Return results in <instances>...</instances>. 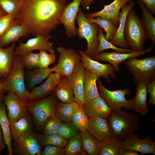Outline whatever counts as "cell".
<instances>
[{
  "mask_svg": "<svg viewBox=\"0 0 155 155\" xmlns=\"http://www.w3.org/2000/svg\"><path fill=\"white\" fill-rule=\"evenodd\" d=\"M82 0H73L66 5L61 18V24L65 28V33L69 37H75L77 36V29L75 22L79 7Z\"/></svg>",
  "mask_w": 155,
  "mask_h": 155,
  "instance_id": "cell-14",
  "label": "cell"
},
{
  "mask_svg": "<svg viewBox=\"0 0 155 155\" xmlns=\"http://www.w3.org/2000/svg\"><path fill=\"white\" fill-rule=\"evenodd\" d=\"M8 14L2 8L0 5V17Z\"/></svg>",
  "mask_w": 155,
  "mask_h": 155,
  "instance_id": "cell-53",
  "label": "cell"
},
{
  "mask_svg": "<svg viewBox=\"0 0 155 155\" xmlns=\"http://www.w3.org/2000/svg\"><path fill=\"white\" fill-rule=\"evenodd\" d=\"M87 18L90 22L98 24L100 27L104 30L106 32L105 37L108 41H109L115 34L117 28L110 21L99 17H97L96 18Z\"/></svg>",
  "mask_w": 155,
  "mask_h": 155,
  "instance_id": "cell-38",
  "label": "cell"
},
{
  "mask_svg": "<svg viewBox=\"0 0 155 155\" xmlns=\"http://www.w3.org/2000/svg\"><path fill=\"white\" fill-rule=\"evenodd\" d=\"M9 127L11 138L15 141L31 129L32 122L30 113L28 112L17 121L9 122Z\"/></svg>",
  "mask_w": 155,
  "mask_h": 155,
  "instance_id": "cell-27",
  "label": "cell"
},
{
  "mask_svg": "<svg viewBox=\"0 0 155 155\" xmlns=\"http://www.w3.org/2000/svg\"><path fill=\"white\" fill-rule=\"evenodd\" d=\"M64 155H85L86 152L82 147L80 133L69 139L64 147Z\"/></svg>",
  "mask_w": 155,
  "mask_h": 155,
  "instance_id": "cell-35",
  "label": "cell"
},
{
  "mask_svg": "<svg viewBox=\"0 0 155 155\" xmlns=\"http://www.w3.org/2000/svg\"><path fill=\"white\" fill-rule=\"evenodd\" d=\"M4 101L8 111L7 116L9 122L17 121L28 112L26 102L12 92H8L4 96Z\"/></svg>",
  "mask_w": 155,
  "mask_h": 155,
  "instance_id": "cell-15",
  "label": "cell"
},
{
  "mask_svg": "<svg viewBox=\"0 0 155 155\" xmlns=\"http://www.w3.org/2000/svg\"><path fill=\"white\" fill-rule=\"evenodd\" d=\"M85 68L80 61L76 65L71 74L68 77V80L73 90L75 101L80 107L86 101L84 90V75Z\"/></svg>",
  "mask_w": 155,
  "mask_h": 155,
  "instance_id": "cell-16",
  "label": "cell"
},
{
  "mask_svg": "<svg viewBox=\"0 0 155 155\" xmlns=\"http://www.w3.org/2000/svg\"><path fill=\"white\" fill-rule=\"evenodd\" d=\"M60 53L57 64L51 68L52 72L58 73L61 76L69 77L77 64L81 59L80 55L72 49L61 46L56 48Z\"/></svg>",
  "mask_w": 155,
  "mask_h": 155,
  "instance_id": "cell-9",
  "label": "cell"
},
{
  "mask_svg": "<svg viewBox=\"0 0 155 155\" xmlns=\"http://www.w3.org/2000/svg\"><path fill=\"white\" fill-rule=\"evenodd\" d=\"M80 107L75 101L70 103L59 101L55 107V115L63 122L71 123L73 115Z\"/></svg>",
  "mask_w": 155,
  "mask_h": 155,
  "instance_id": "cell-29",
  "label": "cell"
},
{
  "mask_svg": "<svg viewBox=\"0 0 155 155\" xmlns=\"http://www.w3.org/2000/svg\"><path fill=\"white\" fill-rule=\"evenodd\" d=\"M30 34L31 32L27 27L18 24L13 19L7 30L0 37V47L16 42L21 37H26Z\"/></svg>",
  "mask_w": 155,
  "mask_h": 155,
  "instance_id": "cell-23",
  "label": "cell"
},
{
  "mask_svg": "<svg viewBox=\"0 0 155 155\" xmlns=\"http://www.w3.org/2000/svg\"><path fill=\"white\" fill-rule=\"evenodd\" d=\"M97 39L99 42V45L97 54L104 50L108 49H111L121 53H127L133 51V50L131 49L117 47L113 45L110 41L107 40L103 33V29L100 27L98 31Z\"/></svg>",
  "mask_w": 155,
  "mask_h": 155,
  "instance_id": "cell-36",
  "label": "cell"
},
{
  "mask_svg": "<svg viewBox=\"0 0 155 155\" xmlns=\"http://www.w3.org/2000/svg\"><path fill=\"white\" fill-rule=\"evenodd\" d=\"M128 71L132 75L134 82L146 85L155 80V56L142 59L134 57L124 61Z\"/></svg>",
  "mask_w": 155,
  "mask_h": 155,
  "instance_id": "cell-4",
  "label": "cell"
},
{
  "mask_svg": "<svg viewBox=\"0 0 155 155\" xmlns=\"http://www.w3.org/2000/svg\"><path fill=\"white\" fill-rule=\"evenodd\" d=\"M64 148L61 146L47 145L44 146L42 151V155H63Z\"/></svg>",
  "mask_w": 155,
  "mask_h": 155,
  "instance_id": "cell-45",
  "label": "cell"
},
{
  "mask_svg": "<svg viewBox=\"0 0 155 155\" xmlns=\"http://www.w3.org/2000/svg\"><path fill=\"white\" fill-rule=\"evenodd\" d=\"M66 0H24L14 19L25 26L34 36L49 34L61 24Z\"/></svg>",
  "mask_w": 155,
  "mask_h": 155,
  "instance_id": "cell-1",
  "label": "cell"
},
{
  "mask_svg": "<svg viewBox=\"0 0 155 155\" xmlns=\"http://www.w3.org/2000/svg\"><path fill=\"white\" fill-rule=\"evenodd\" d=\"M153 48L152 46L141 51H132L127 53H121L115 51L109 52L103 51L97 54L94 59L108 62L113 67L115 71L120 70L119 64L130 58L144 55L148 53L152 52Z\"/></svg>",
  "mask_w": 155,
  "mask_h": 155,
  "instance_id": "cell-12",
  "label": "cell"
},
{
  "mask_svg": "<svg viewBox=\"0 0 155 155\" xmlns=\"http://www.w3.org/2000/svg\"><path fill=\"white\" fill-rule=\"evenodd\" d=\"M137 2L141 10L142 20L146 30L147 39H150L155 45V18L142 2L137 0Z\"/></svg>",
  "mask_w": 155,
  "mask_h": 155,
  "instance_id": "cell-28",
  "label": "cell"
},
{
  "mask_svg": "<svg viewBox=\"0 0 155 155\" xmlns=\"http://www.w3.org/2000/svg\"><path fill=\"white\" fill-rule=\"evenodd\" d=\"M14 18V16L9 14L0 17V37L7 30Z\"/></svg>",
  "mask_w": 155,
  "mask_h": 155,
  "instance_id": "cell-46",
  "label": "cell"
},
{
  "mask_svg": "<svg viewBox=\"0 0 155 155\" xmlns=\"http://www.w3.org/2000/svg\"><path fill=\"white\" fill-rule=\"evenodd\" d=\"M135 5L134 1L130 0L124 5L119 12L118 16L119 25L117 30L114 36L109 40L115 46L124 49L129 48L124 37V30L127 14Z\"/></svg>",
  "mask_w": 155,
  "mask_h": 155,
  "instance_id": "cell-20",
  "label": "cell"
},
{
  "mask_svg": "<svg viewBox=\"0 0 155 155\" xmlns=\"http://www.w3.org/2000/svg\"><path fill=\"white\" fill-rule=\"evenodd\" d=\"M24 0H0V5L8 14L14 18L21 9Z\"/></svg>",
  "mask_w": 155,
  "mask_h": 155,
  "instance_id": "cell-40",
  "label": "cell"
},
{
  "mask_svg": "<svg viewBox=\"0 0 155 155\" xmlns=\"http://www.w3.org/2000/svg\"><path fill=\"white\" fill-rule=\"evenodd\" d=\"M71 123L81 131L86 130L89 124V118L85 114L83 106L77 110L73 115Z\"/></svg>",
  "mask_w": 155,
  "mask_h": 155,
  "instance_id": "cell-39",
  "label": "cell"
},
{
  "mask_svg": "<svg viewBox=\"0 0 155 155\" xmlns=\"http://www.w3.org/2000/svg\"><path fill=\"white\" fill-rule=\"evenodd\" d=\"M31 129L19 136L12 144L13 153L19 155H41L42 146Z\"/></svg>",
  "mask_w": 155,
  "mask_h": 155,
  "instance_id": "cell-10",
  "label": "cell"
},
{
  "mask_svg": "<svg viewBox=\"0 0 155 155\" xmlns=\"http://www.w3.org/2000/svg\"><path fill=\"white\" fill-rule=\"evenodd\" d=\"M80 132L79 129L71 123L63 122L59 126L57 134L67 140Z\"/></svg>",
  "mask_w": 155,
  "mask_h": 155,
  "instance_id": "cell-41",
  "label": "cell"
},
{
  "mask_svg": "<svg viewBox=\"0 0 155 155\" xmlns=\"http://www.w3.org/2000/svg\"><path fill=\"white\" fill-rule=\"evenodd\" d=\"M94 0H82L81 3L84 9H89L92 3H93Z\"/></svg>",
  "mask_w": 155,
  "mask_h": 155,
  "instance_id": "cell-51",
  "label": "cell"
},
{
  "mask_svg": "<svg viewBox=\"0 0 155 155\" xmlns=\"http://www.w3.org/2000/svg\"><path fill=\"white\" fill-rule=\"evenodd\" d=\"M78 52L81 56L82 63L85 68L100 77H103L108 82H111L109 78L110 77L114 79L116 78L117 76L114 67L111 64L100 63L91 58L82 50H79Z\"/></svg>",
  "mask_w": 155,
  "mask_h": 155,
  "instance_id": "cell-13",
  "label": "cell"
},
{
  "mask_svg": "<svg viewBox=\"0 0 155 155\" xmlns=\"http://www.w3.org/2000/svg\"><path fill=\"white\" fill-rule=\"evenodd\" d=\"M62 121L55 116L48 118L42 127L43 133L47 135L57 134Z\"/></svg>",
  "mask_w": 155,
  "mask_h": 155,
  "instance_id": "cell-42",
  "label": "cell"
},
{
  "mask_svg": "<svg viewBox=\"0 0 155 155\" xmlns=\"http://www.w3.org/2000/svg\"><path fill=\"white\" fill-rule=\"evenodd\" d=\"M147 92L150 96L149 104L155 105V80L146 85Z\"/></svg>",
  "mask_w": 155,
  "mask_h": 155,
  "instance_id": "cell-47",
  "label": "cell"
},
{
  "mask_svg": "<svg viewBox=\"0 0 155 155\" xmlns=\"http://www.w3.org/2000/svg\"><path fill=\"white\" fill-rule=\"evenodd\" d=\"M1 82L5 91L12 92L24 101H28L30 92L26 89L25 84L24 67L22 63L21 56L15 55L11 71Z\"/></svg>",
  "mask_w": 155,
  "mask_h": 155,
  "instance_id": "cell-6",
  "label": "cell"
},
{
  "mask_svg": "<svg viewBox=\"0 0 155 155\" xmlns=\"http://www.w3.org/2000/svg\"><path fill=\"white\" fill-rule=\"evenodd\" d=\"M140 118L135 114L129 113L121 109L112 111L106 119L114 135L118 139L124 140L138 130Z\"/></svg>",
  "mask_w": 155,
  "mask_h": 155,
  "instance_id": "cell-3",
  "label": "cell"
},
{
  "mask_svg": "<svg viewBox=\"0 0 155 155\" xmlns=\"http://www.w3.org/2000/svg\"><path fill=\"white\" fill-rule=\"evenodd\" d=\"M83 106L84 113L88 117L92 116L107 119L113 111L104 100L100 96L86 100Z\"/></svg>",
  "mask_w": 155,
  "mask_h": 155,
  "instance_id": "cell-22",
  "label": "cell"
},
{
  "mask_svg": "<svg viewBox=\"0 0 155 155\" xmlns=\"http://www.w3.org/2000/svg\"><path fill=\"white\" fill-rule=\"evenodd\" d=\"M96 84L99 96L104 100L113 111L121 109L122 107L128 110H133V98L127 100L125 97V95L131 94L130 89L127 88L110 90L103 86L100 77L97 81Z\"/></svg>",
  "mask_w": 155,
  "mask_h": 155,
  "instance_id": "cell-8",
  "label": "cell"
},
{
  "mask_svg": "<svg viewBox=\"0 0 155 155\" xmlns=\"http://www.w3.org/2000/svg\"><path fill=\"white\" fill-rule=\"evenodd\" d=\"M88 118L86 130L100 142L106 137L114 135L106 119L92 116Z\"/></svg>",
  "mask_w": 155,
  "mask_h": 155,
  "instance_id": "cell-21",
  "label": "cell"
},
{
  "mask_svg": "<svg viewBox=\"0 0 155 155\" xmlns=\"http://www.w3.org/2000/svg\"><path fill=\"white\" fill-rule=\"evenodd\" d=\"M146 5L152 14H155V0H139Z\"/></svg>",
  "mask_w": 155,
  "mask_h": 155,
  "instance_id": "cell-48",
  "label": "cell"
},
{
  "mask_svg": "<svg viewBox=\"0 0 155 155\" xmlns=\"http://www.w3.org/2000/svg\"><path fill=\"white\" fill-rule=\"evenodd\" d=\"M39 53L29 52L21 56V60L24 67L28 70L40 68Z\"/></svg>",
  "mask_w": 155,
  "mask_h": 155,
  "instance_id": "cell-43",
  "label": "cell"
},
{
  "mask_svg": "<svg viewBox=\"0 0 155 155\" xmlns=\"http://www.w3.org/2000/svg\"><path fill=\"white\" fill-rule=\"evenodd\" d=\"M39 142L42 146L53 145L64 147L67 143V140L57 134L37 135Z\"/></svg>",
  "mask_w": 155,
  "mask_h": 155,
  "instance_id": "cell-37",
  "label": "cell"
},
{
  "mask_svg": "<svg viewBox=\"0 0 155 155\" xmlns=\"http://www.w3.org/2000/svg\"><path fill=\"white\" fill-rule=\"evenodd\" d=\"M150 135L140 139L138 136L133 134L124 140L121 148L124 150H131L142 154H155V142L152 141Z\"/></svg>",
  "mask_w": 155,
  "mask_h": 155,
  "instance_id": "cell-17",
  "label": "cell"
},
{
  "mask_svg": "<svg viewBox=\"0 0 155 155\" xmlns=\"http://www.w3.org/2000/svg\"><path fill=\"white\" fill-rule=\"evenodd\" d=\"M53 36L49 34L38 35L35 38L28 39L25 43L21 41L14 51L15 55L22 56L26 53L35 50H44L52 53H55L53 47V44L49 41Z\"/></svg>",
  "mask_w": 155,
  "mask_h": 155,
  "instance_id": "cell-11",
  "label": "cell"
},
{
  "mask_svg": "<svg viewBox=\"0 0 155 155\" xmlns=\"http://www.w3.org/2000/svg\"><path fill=\"white\" fill-rule=\"evenodd\" d=\"M125 39L133 51L144 50L147 34L142 20L135 11L131 9L127 14L124 30Z\"/></svg>",
  "mask_w": 155,
  "mask_h": 155,
  "instance_id": "cell-2",
  "label": "cell"
},
{
  "mask_svg": "<svg viewBox=\"0 0 155 155\" xmlns=\"http://www.w3.org/2000/svg\"><path fill=\"white\" fill-rule=\"evenodd\" d=\"M130 0H114L110 4L104 6L100 11L86 14L87 18L100 17L111 21L118 28L119 26L118 16L120 10L124 5Z\"/></svg>",
  "mask_w": 155,
  "mask_h": 155,
  "instance_id": "cell-18",
  "label": "cell"
},
{
  "mask_svg": "<svg viewBox=\"0 0 155 155\" xmlns=\"http://www.w3.org/2000/svg\"><path fill=\"white\" fill-rule=\"evenodd\" d=\"M123 140L117 138L114 135L107 137L101 142L99 155H119V151Z\"/></svg>",
  "mask_w": 155,
  "mask_h": 155,
  "instance_id": "cell-33",
  "label": "cell"
},
{
  "mask_svg": "<svg viewBox=\"0 0 155 155\" xmlns=\"http://www.w3.org/2000/svg\"><path fill=\"white\" fill-rule=\"evenodd\" d=\"M61 76L57 72H51L43 83L30 92L28 101L45 98L50 94L59 83Z\"/></svg>",
  "mask_w": 155,
  "mask_h": 155,
  "instance_id": "cell-19",
  "label": "cell"
},
{
  "mask_svg": "<svg viewBox=\"0 0 155 155\" xmlns=\"http://www.w3.org/2000/svg\"><path fill=\"white\" fill-rule=\"evenodd\" d=\"M137 84L136 92L133 98V110L142 115H145L148 111L147 103V90L146 85L143 83Z\"/></svg>",
  "mask_w": 155,
  "mask_h": 155,
  "instance_id": "cell-31",
  "label": "cell"
},
{
  "mask_svg": "<svg viewBox=\"0 0 155 155\" xmlns=\"http://www.w3.org/2000/svg\"><path fill=\"white\" fill-rule=\"evenodd\" d=\"M119 155H142L139 154L138 152L131 150H124L120 148L119 151Z\"/></svg>",
  "mask_w": 155,
  "mask_h": 155,
  "instance_id": "cell-49",
  "label": "cell"
},
{
  "mask_svg": "<svg viewBox=\"0 0 155 155\" xmlns=\"http://www.w3.org/2000/svg\"><path fill=\"white\" fill-rule=\"evenodd\" d=\"M80 135L83 148L86 154L98 155L100 150L101 142L86 130L81 131Z\"/></svg>",
  "mask_w": 155,
  "mask_h": 155,
  "instance_id": "cell-34",
  "label": "cell"
},
{
  "mask_svg": "<svg viewBox=\"0 0 155 155\" xmlns=\"http://www.w3.org/2000/svg\"><path fill=\"white\" fill-rule=\"evenodd\" d=\"M59 101L53 93L47 97L26 102V107L32 115L36 125L42 128L48 118L55 116V107Z\"/></svg>",
  "mask_w": 155,
  "mask_h": 155,
  "instance_id": "cell-7",
  "label": "cell"
},
{
  "mask_svg": "<svg viewBox=\"0 0 155 155\" xmlns=\"http://www.w3.org/2000/svg\"><path fill=\"white\" fill-rule=\"evenodd\" d=\"M79 27L77 36L80 39H85L87 47L85 53L94 59L97 54L99 45L97 39L98 31L100 26L97 24L90 22L82 9L80 8L76 18Z\"/></svg>",
  "mask_w": 155,
  "mask_h": 155,
  "instance_id": "cell-5",
  "label": "cell"
},
{
  "mask_svg": "<svg viewBox=\"0 0 155 155\" xmlns=\"http://www.w3.org/2000/svg\"><path fill=\"white\" fill-rule=\"evenodd\" d=\"M15 42L12 43L7 48L0 47V81L5 80L10 73L13 67L15 54Z\"/></svg>",
  "mask_w": 155,
  "mask_h": 155,
  "instance_id": "cell-24",
  "label": "cell"
},
{
  "mask_svg": "<svg viewBox=\"0 0 155 155\" xmlns=\"http://www.w3.org/2000/svg\"><path fill=\"white\" fill-rule=\"evenodd\" d=\"M52 72L51 68L49 67L46 68H36L28 71L26 77L28 89H33L36 85L41 83Z\"/></svg>",
  "mask_w": 155,
  "mask_h": 155,
  "instance_id": "cell-32",
  "label": "cell"
},
{
  "mask_svg": "<svg viewBox=\"0 0 155 155\" xmlns=\"http://www.w3.org/2000/svg\"><path fill=\"white\" fill-rule=\"evenodd\" d=\"M1 131L2 130L0 125V152L2 151L7 147Z\"/></svg>",
  "mask_w": 155,
  "mask_h": 155,
  "instance_id": "cell-50",
  "label": "cell"
},
{
  "mask_svg": "<svg viewBox=\"0 0 155 155\" xmlns=\"http://www.w3.org/2000/svg\"><path fill=\"white\" fill-rule=\"evenodd\" d=\"M5 91L2 82L0 81V103L4 100Z\"/></svg>",
  "mask_w": 155,
  "mask_h": 155,
  "instance_id": "cell-52",
  "label": "cell"
},
{
  "mask_svg": "<svg viewBox=\"0 0 155 155\" xmlns=\"http://www.w3.org/2000/svg\"><path fill=\"white\" fill-rule=\"evenodd\" d=\"M54 92L55 96L60 102L70 103L75 101L73 92L67 77L61 76L60 81Z\"/></svg>",
  "mask_w": 155,
  "mask_h": 155,
  "instance_id": "cell-26",
  "label": "cell"
},
{
  "mask_svg": "<svg viewBox=\"0 0 155 155\" xmlns=\"http://www.w3.org/2000/svg\"><path fill=\"white\" fill-rule=\"evenodd\" d=\"M6 107L4 101L0 103V125L3 138L8 148V155L13 154L9 127V122L6 112Z\"/></svg>",
  "mask_w": 155,
  "mask_h": 155,
  "instance_id": "cell-30",
  "label": "cell"
},
{
  "mask_svg": "<svg viewBox=\"0 0 155 155\" xmlns=\"http://www.w3.org/2000/svg\"><path fill=\"white\" fill-rule=\"evenodd\" d=\"M100 77L88 69L85 68L84 75V90L86 101L99 96L96 82Z\"/></svg>",
  "mask_w": 155,
  "mask_h": 155,
  "instance_id": "cell-25",
  "label": "cell"
},
{
  "mask_svg": "<svg viewBox=\"0 0 155 155\" xmlns=\"http://www.w3.org/2000/svg\"><path fill=\"white\" fill-rule=\"evenodd\" d=\"M39 62L40 67L46 68L49 65L54 63L56 60L55 53L49 54L46 51L39 50Z\"/></svg>",
  "mask_w": 155,
  "mask_h": 155,
  "instance_id": "cell-44",
  "label": "cell"
}]
</instances>
